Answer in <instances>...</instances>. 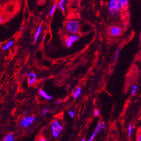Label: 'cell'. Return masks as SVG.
Masks as SVG:
<instances>
[{
  "label": "cell",
  "instance_id": "6da1fadb",
  "mask_svg": "<svg viewBox=\"0 0 141 141\" xmlns=\"http://www.w3.org/2000/svg\"><path fill=\"white\" fill-rule=\"evenodd\" d=\"M79 28L80 23L76 19H69L66 23L65 30L70 35L77 34L78 32Z\"/></svg>",
  "mask_w": 141,
  "mask_h": 141
},
{
  "label": "cell",
  "instance_id": "7a4b0ae2",
  "mask_svg": "<svg viewBox=\"0 0 141 141\" xmlns=\"http://www.w3.org/2000/svg\"><path fill=\"white\" fill-rule=\"evenodd\" d=\"M108 10L113 17H116L119 14L121 8L118 0H109L108 4Z\"/></svg>",
  "mask_w": 141,
  "mask_h": 141
},
{
  "label": "cell",
  "instance_id": "3957f363",
  "mask_svg": "<svg viewBox=\"0 0 141 141\" xmlns=\"http://www.w3.org/2000/svg\"><path fill=\"white\" fill-rule=\"evenodd\" d=\"M63 129V127L58 120H54L52 122L51 126V130L52 135L54 138H58Z\"/></svg>",
  "mask_w": 141,
  "mask_h": 141
},
{
  "label": "cell",
  "instance_id": "277c9868",
  "mask_svg": "<svg viewBox=\"0 0 141 141\" xmlns=\"http://www.w3.org/2000/svg\"><path fill=\"white\" fill-rule=\"evenodd\" d=\"M35 117L34 116H28L22 119L20 122V125L23 128H27L34 123L35 120Z\"/></svg>",
  "mask_w": 141,
  "mask_h": 141
},
{
  "label": "cell",
  "instance_id": "5b68a950",
  "mask_svg": "<svg viewBox=\"0 0 141 141\" xmlns=\"http://www.w3.org/2000/svg\"><path fill=\"white\" fill-rule=\"evenodd\" d=\"M79 39V36L77 34L70 35L66 37L65 40V45L68 48H71L73 44Z\"/></svg>",
  "mask_w": 141,
  "mask_h": 141
},
{
  "label": "cell",
  "instance_id": "8992f818",
  "mask_svg": "<svg viewBox=\"0 0 141 141\" xmlns=\"http://www.w3.org/2000/svg\"><path fill=\"white\" fill-rule=\"evenodd\" d=\"M109 33L112 37H118L122 33V29L119 26H112L110 28Z\"/></svg>",
  "mask_w": 141,
  "mask_h": 141
},
{
  "label": "cell",
  "instance_id": "52a82bcc",
  "mask_svg": "<svg viewBox=\"0 0 141 141\" xmlns=\"http://www.w3.org/2000/svg\"><path fill=\"white\" fill-rule=\"evenodd\" d=\"M105 128H106V123L103 122H101L98 124L97 126L95 131L93 132V133L92 134V135H91V137H90L89 139H88V141H93L94 139H95V138L96 137L97 134H99V132H100L101 130H103Z\"/></svg>",
  "mask_w": 141,
  "mask_h": 141
},
{
  "label": "cell",
  "instance_id": "ba28073f",
  "mask_svg": "<svg viewBox=\"0 0 141 141\" xmlns=\"http://www.w3.org/2000/svg\"><path fill=\"white\" fill-rule=\"evenodd\" d=\"M27 79L28 84L30 85H32L35 83L36 81L37 76L35 73L33 72H29L28 73Z\"/></svg>",
  "mask_w": 141,
  "mask_h": 141
},
{
  "label": "cell",
  "instance_id": "9c48e42d",
  "mask_svg": "<svg viewBox=\"0 0 141 141\" xmlns=\"http://www.w3.org/2000/svg\"><path fill=\"white\" fill-rule=\"evenodd\" d=\"M41 31H42V26L41 25L39 26L37 28L36 30V32L34 35V43H36L39 40V38L40 36L41 35Z\"/></svg>",
  "mask_w": 141,
  "mask_h": 141
},
{
  "label": "cell",
  "instance_id": "30bf717a",
  "mask_svg": "<svg viewBox=\"0 0 141 141\" xmlns=\"http://www.w3.org/2000/svg\"><path fill=\"white\" fill-rule=\"evenodd\" d=\"M121 9L124 10L128 6L130 0H118Z\"/></svg>",
  "mask_w": 141,
  "mask_h": 141
},
{
  "label": "cell",
  "instance_id": "8fae6325",
  "mask_svg": "<svg viewBox=\"0 0 141 141\" xmlns=\"http://www.w3.org/2000/svg\"><path fill=\"white\" fill-rule=\"evenodd\" d=\"M68 1V0H59L58 2L57 7L59 8L63 12H65L66 9L65 5Z\"/></svg>",
  "mask_w": 141,
  "mask_h": 141
},
{
  "label": "cell",
  "instance_id": "7c38bea8",
  "mask_svg": "<svg viewBox=\"0 0 141 141\" xmlns=\"http://www.w3.org/2000/svg\"><path fill=\"white\" fill-rule=\"evenodd\" d=\"M39 95L41 96V97L46 99V100H51V99H52L51 96L49 94H48L43 90L40 89L39 91Z\"/></svg>",
  "mask_w": 141,
  "mask_h": 141
},
{
  "label": "cell",
  "instance_id": "4fadbf2b",
  "mask_svg": "<svg viewBox=\"0 0 141 141\" xmlns=\"http://www.w3.org/2000/svg\"><path fill=\"white\" fill-rule=\"evenodd\" d=\"M81 92H82V89L81 87H77V88H76L75 90H74V92L73 93V98L75 99H78L79 97V96L81 95Z\"/></svg>",
  "mask_w": 141,
  "mask_h": 141
},
{
  "label": "cell",
  "instance_id": "5bb4252c",
  "mask_svg": "<svg viewBox=\"0 0 141 141\" xmlns=\"http://www.w3.org/2000/svg\"><path fill=\"white\" fill-rule=\"evenodd\" d=\"M3 141H15V135L12 132L8 133L4 138Z\"/></svg>",
  "mask_w": 141,
  "mask_h": 141
},
{
  "label": "cell",
  "instance_id": "9a60e30c",
  "mask_svg": "<svg viewBox=\"0 0 141 141\" xmlns=\"http://www.w3.org/2000/svg\"><path fill=\"white\" fill-rule=\"evenodd\" d=\"M14 44V41L13 40H10L8 41V43H7L6 44L2 46V49H3L4 51H7L8 50L9 48H10L11 47H12Z\"/></svg>",
  "mask_w": 141,
  "mask_h": 141
},
{
  "label": "cell",
  "instance_id": "2e32d148",
  "mask_svg": "<svg viewBox=\"0 0 141 141\" xmlns=\"http://www.w3.org/2000/svg\"><path fill=\"white\" fill-rule=\"evenodd\" d=\"M57 4H54L52 5L50 10L49 11V16L52 17V16L54 15V14L55 12V10H57Z\"/></svg>",
  "mask_w": 141,
  "mask_h": 141
},
{
  "label": "cell",
  "instance_id": "e0dca14e",
  "mask_svg": "<svg viewBox=\"0 0 141 141\" xmlns=\"http://www.w3.org/2000/svg\"><path fill=\"white\" fill-rule=\"evenodd\" d=\"M138 90V86L137 85H133L131 87V93L132 95H134L135 93H136L137 91Z\"/></svg>",
  "mask_w": 141,
  "mask_h": 141
},
{
  "label": "cell",
  "instance_id": "ac0fdd59",
  "mask_svg": "<svg viewBox=\"0 0 141 141\" xmlns=\"http://www.w3.org/2000/svg\"><path fill=\"white\" fill-rule=\"evenodd\" d=\"M132 130H133V126H132V125H131V124H130V125L129 126L128 128V135L130 137L131 136V134H132Z\"/></svg>",
  "mask_w": 141,
  "mask_h": 141
},
{
  "label": "cell",
  "instance_id": "d6986e66",
  "mask_svg": "<svg viewBox=\"0 0 141 141\" xmlns=\"http://www.w3.org/2000/svg\"><path fill=\"white\" fill-rule=\"evenodd\" d=\"M119 51H120L119 49H118L117 51H116V52H115V56H114V60L115 61V62H117L119 56Z\"/></svg>",
  "mask_w": 141,
  "mask_h": 141
},
{
  "label": "cell",
  "instance_id": "ffe728a7",
  "mask_svg": "<svg viewBox=\"0 0 141 141\" xmlns=\"http://www.w3.org/2000/svg\"><path fill=\"white\" fill-rule=\"evenodd\" d=\"M49 111H50L49 108L46 107V108H45V109H43L42 112H41V115H46L47 114H48Z\"/></svg>",
  "mask_w": 141,
  "mask_h": 141
},
{
  "label": "cell",
  "instance_id": "44dd1931",
  "mask_svg": "<svg viewBox=\"0 0 141 141\" xmlns=\"http://www.w3.org/2000/svg\"><path fill=\"white\" fill-rule=\"evenodd\" d=\"M68 114H69V116H70V117L73 118H74V117H75V116H76L75 112H74V111H72V110H70V111H69Z\"/></svg>",
  "mask_w": 141,
  "mask_h": 141
},
{
  "label": "cell",
  "instance_id": "7402d4cb",
  "mask_svg": "<svg viewBox=\"0 0 141 141\" xmlns=\"http://www.w3.org/2000/svg\"><path fill=\"white\" fill-rule=\"evenodd\" d=\"M94 115L95 116V117H97V116L99 115V111L97 109L95 110V111H94Z\"/></svg>",
  "mask_w": 141,
  "mask_h": 141
},
{
  "label": "cell",
  "instance_id": "603a6c76",
  "mask_svg": "<svg viewBox=\"0 0 141 141\" xmlns=\"http://www.w3.org/2000/svg\"><path fill=\"white\" fill-rule=\"evenodd\" d=\"M4 22V18L1 15H0V24H3Z\"/></svg>",
  "mask_w": 141,
  "mask_h": 141
},
{
  "label": "cell",
  "instance_id": "cb8c5ba5",
  "mask_svg": "<svg viewBox=\"0 0 141 141\" xmlns=\"http://www.w3.org/2000/svg\"><path fill=\"white\" fill-rule=\"evenodd\" d=\"M37 141H47V140L45 138H40Z\"/></svg>",
  "mask_w": 141,
  "mask_h": 141
},
{
  "label": "cell",
  "instance_id": "d4e9b609",
  "mask_svg": "<svg viewBox=\"0 0 141 141\" xmlns=\"http://www.w3.org/2000/svg\"><path fill=\"white\" fill-rule=\"evenodd\" d=\"M54 103L56 104H60V103H61V101L60 100H55L54 102Z\"/></svg>",
  "mask_w": 141,
  "mask_h": 141
},
{
  "label": "cell",
  "instance_id": "484cf974",
  "mask_svg": "<svg viewBox=\"0 0 141 141\" xmlns=\"http://www.w3.org/2000/svg\"><path fill=\"white\" fill-rule=\"evenodd\" d=\"M138 141H141V135H139V136H138Z\"/></svg>",
  "mask_w": 141,
  "mask_h": 141
},
{
  "label": "cell",
  "instance_id": "4316f807",
  "mask_svg": "<svg viewBox=\"0 0 141 141\" xmlns=\"http://www.w3.org/2000/svg\"><path fill=\"white\" fill-rule=\"evenodd\" d=\"M81 141H86V140H85V139H84V138H83V139H81Z\"/></svg>",
  "mask_w": 141,
  "mask_h": 141
},
{
  "label": "cell",
  "instance_id": "83f0119b",
  "mask_svg": "<svg viewBox=\"0 0 141 141\" xmlns=\"http://www.w3.org/2000/svg\"><path fill=\"white\" fill-rule=\"evenodd\" d=\"M39 1H45V0H39Z\"/></svg>",
  "mask_w": 141,
  "mask_h": 141
},
{
  "label": "cell",
  "instance_id": "f1b7e54d",
  "mask_svg": "<svg viewBox=\"0 0 141 141\" xmlns=\"http://www.w3.org/2000/svg\"><path fill=\"white\" fill-rule=\"evenodd\" d=\"M1 42H0V45H1Z\"/></svg>",
  "mask_w": 141,
  "mask_h": 141
}]
</instances>
